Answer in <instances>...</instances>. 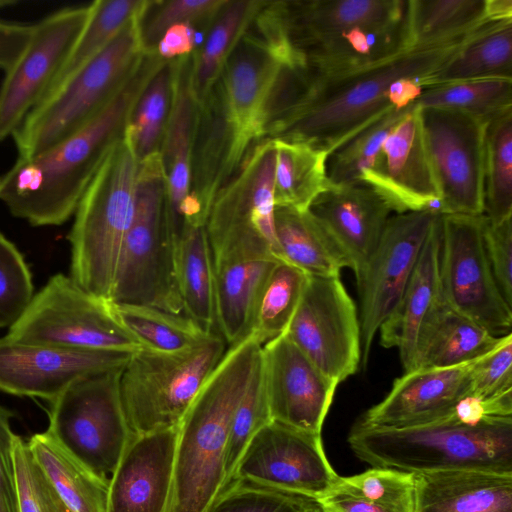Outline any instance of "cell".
<instances>
[{"label":"cell","mask_w":512,"mask_h":512,"mask_svg":"<svg viewBox=\"0 0 512 512\" xmlns=\"http://www.w3.org/2000/svg\"><path fill=\"white\" fill-rule=\"evenodd\" d=\"M274 227L282 261L311 276L339 277L350 260L324 224L309 210L275 207Z\"/></svg>","instance_id":"1f68e13d"},{"label":"cell","mask_w":512,"mask_h":512,"mask_svg":"<svg viewBox=\"0 0 512 512\" xmlns=\"http://www.w3.org/2000/svg\"><path fill=\"white\" fill-rule=\"evenodd\" d=\"M206 512H326L316 498L245 479H231Z\"/></svg>","instance_id":"7dc6e473"},{"label":"cell","mask_w":512,"mask_h":512,"mask_svg":"<svg viewBox=\"0 0 512 512\" xmlns=\"http://www.w3.org/2000/svg\"><path fill=\"white\" fill-rule=\"evenodd\" d=\"M29 267L18 248L0 232V329L9 328L33 297Z\"/></svg>","instance_id":"816d5d0a"},{"label":"cell","mask_w":512,"mask_h":512,"mask_svg":"<svg viewBox=\"0 0 512 512\" xmlns=\"http://www.w3.org/2000/svg\"><path fill=\"white\" fill-rule=\"evenodd\" d=\"M196 28L190 24L170 27L158 42L155 53L169 61L192 54L196 48Z\"/></svg>","instance_id":"6f0895ef"},{"label":"cell","mask_w":512,"mask_h":512,"mask_svg":"<svg viewBox=\"0 0 512 512\" xmlns=\"http://www.w3.org/2000/svg\"><path fill=\"white\" fill-rule=\"evenodd\" d=\"M131 355L28 345L4 336L0 338V391L51 402L79 379L124 368Z\"/></svg>","instance_id":"d6986e66"},{"label":"cell","mask_w":512,"mask_h":512,"mask_svg":"<svg viewBox=\"0 0 512 512\" xmlns=\"http://www.w3.org/2000/svg\"><path fill=\"white\" fill-rule=\"evenodd\" d=\"M483 240L495 282L512 307V217L491 224L484 216Z\"/></svg>","instance_id":"db71d44e"},{"label":"cell","mask_w":512,"mask_h":512,"mask_svg":"<svg viewBox=\"0 0 512 512\" xmlns=\"http://www.w3.org/2000/svg\"><path fill=\"white\" fill-rule=\"evenodd\" d=\"M279 261L259 259L213 263L217 333L228 348L251 334L260 293Z\"/></svg>","instance_id":"4dcf8cb0"},{"label":"cell","mask_w":512,"mask_h":512,"mask_svg":"<svg viewBox=\"0 0 512 512\" xmlns=\"http://www.w3.org/2000/svg\"><path fill=\"white\" fill-rule=\"evenodd\" d=\"M481 79L512 80V19L488 21L475 29L421 84L426 88Z\"/></svg>","instance_id":"d6a6232c"},{"label":"cell","mask_w":512,"mask_h":512,"mask_svg":"<svg viewBox=\"0 0 512 512\" xmlns=\"http://www.w3.org/2000/svg\"><path fill=\"white\" fill-rule=\"evenodd\" d=\"M166 61L146 52L114 99L89 124L55 147L18 157L0 175V201L32 226H58L74 215L111 148L124 135L133 109Z\"/></svg>","instance_id":"6da1fadb"},{"label":"cell","mask_w":512,"mask_h":512,"mask_svg":"<svg viewBox=\"0 0 512 512\" xmlns=\"http://www.w3.org/2000/svg\"><path fill=\"white\" fill-rule=\"evenodd\" d=\"M227 0H146L137 16L139 34L146 52H155L163 34L170 27L190 24L208 29Z\"/></svg>","instance_id":"c3c4849f"},{"label":"cell","mask_w":512,"mask_h":512,"mask_svg":"<svg viewBox=\"0 0 512 512\" xmlns=\"http://www.w3.org/2000/svg\"><path fill=\"white\" fill-rule=\"evenodd\" d=\"M176 270L184 314L207 333H217L213 256L205 226L185 233Z\"/></svg>","instance_id":"8d00e7d4"},{"label":"cell","mask_w":512,"mask_h":512,"mask_svg":"<svg viewBox=\"0 0 512 512\" xmlns=\"http://www.w3.org/2000/svg\"><path fill=\"white\" fill-rule=\"evenodd\" d=\"M138 166L125 132L86 189L68 234L70 278L86 292L108 301L133 219Z\"/></svg>","instance_id":"5b68a950"},{"label":"cell","mask_w":512,"mask_h":512,"mask_svg":"<svg viewBox=\"0 0 512 512\" xmlns=\"http://www.w3.org/2000/svg\"><path fill=\"white\" fill-rule=\"evenodd\" d=\"M113 312L120 324L146 349L173 353L200 343L207 333L185 314H174L158 308L113 303Z\"/></svg>","instance_id":"60d3db41"},{"label":"cell","mask_w":512,"mask_h":512,"mask_svg":"<svg viewBox=\"0 0 512 512\" xmlns=\"http://www.w3.org/2000/svg\"><path fill=\"white\" fill-rule=\"evenodd\" d=\"M500 338L451 308L440 295L420 326L410 370L472 361L493 349Z\"/></svg>","instance_id":"f546056e"},{"label":"cell","mask_w":512,"mask_h":512,"mask_svg":"<svg viewBox=\"0 0 512 512\" xmlns=\"http://www.w3.org/2000/svg\"><path fill=\"white\" fill-rule=\"evenodd\" d=\"M271 48L248 27L229 55L220 80L242 141L250 147L263 139V116L281 66Z\"/></svg>","instance_id":"4316f807"},{"label":"cell","mask_w":512,"mask_h":512,"mask_svg":"<svg viewBox=\"0 0 512 512\" xmlns=\"http://www.w3.org/2000/svg\"><path fill=\"white\" fill-rule=\"evenodd\" d=\"M360 181L374 187L394 213L431 211L442 214L416 104L389 132Z\"/></svg>","instance_id":"44dd1931"},{"label":"cell","mask_w":512,"mask_h":512,"mask_svg":"<svg viewBox=\"0 0 512 512\" xmlns=\"http://www.w3.org/2000/svg\"><path fill=\"white\" fill-rule=\"evenodd\" d=\"M348 442L372 467L409 473L484 470L512 473V417L467 424L448 414L424 426L388 429L356 422Z\"/></svg>","instance_id":"277c9868"},{"label":"cell","mask_w":512,"mask_h":512,"mask_svg":"<svg viewBox=\"0 0 512 512\" xmlns=\"http://www.w3.org/2000/svg\"><path fill=\"white\" fill-rule=\"evenodd\" d=\"M414 104L386 113L332 150L325 163L327 184L360 181L362 173L373 163L389 132Z\"/></svg>","instance_id":"bcb514c9"},{"label":"cell","mask_w":512,"mask_h":512,"mask_svg":"<svg viewBox=\"0 0 512 512\" xmlns=\"http://www.w3.org/2000/svg\"><path fill=\"white\" fill-rule=\"evenodd\" d=\"M308 276L285 261H279L274 266L260 293L251 332L262 345L287 330Z\"/></svg>","instance_id":"7bdbcfd3"},{"label":"cell","mask_w":512,"mask_h":512,"mask_svg":"<svg viewBox=\"0 0 512 512\" xmlns=\"http://www.w3.org/2000/svg\"><path fill=\"white\" fill-rule=\"evenodd\" d=\"M441 215L434 218L410 278L378 331L383 347L398 350L405 372L412 367L420 326L440 297Z\"/></svg>","instance_id":"f1b7e54d"},{"label":"cell","mask_w":512,"mask_h":512,"mask_svg":"<svg viewBox=\"0 0 512 512\" xmlns=\"http://www.w3.org/2000/svg\"><path fill=\"white\" fill-rule=\"evenodd\" d=\"M469 34L410 48L345 75L324 77L308 67L304 96L272 139L304 142L329 154L386 113L414 104L425 89L422 79L450 58Z\"/></svg>","instance_id":"7a4b0ae2"},{"label":"cell","mask_w":512,"mask_h":512,"mask_svg":"<svg viewBox=\"0 0 512 512\" xmlns=\"http://www.w3.org/2000/svg\"><path fill=\"white\" fill-rule=\"evenodd\" d=\"M172 77V60H169L145 87L126 127L139 162L160 151L171 106Z\"/></svg>","instance_id":"ee69618b"},{"label":"cell","mask_w":512,"mask_h":512,"mask_svg":"<svg viewBox=\"0 0 512 512\" xmlns=\"http://www.w3.org/2000/svg\"><path fill=\"white\" fill-rule=\"evenodd\" d=\"M22 344L135 353L144 347L117 320L110 301L53 275L8 328Z\"/></svg>","instance_id":"30bf717a"},{"label":"cell","mask_w":512,"mask_h":512,"mask_svg":"<svg viewBox=\"0 0 512 512\" xmlns=\"http://www.w3.org/2000/svg\"><path fill=\"white\" fill-rule=\"evenodd\" d=\"M249 148L233 122L219 78L199 103L190 192L181 211L185 233L205 226L215 196L235 173Z\"/></svg>","instance_id":"ac0fdd59"},{"label":"cell","mask_w":512,"mask_h":512,"mask_svg":"<svg viewBox=\"0 0 512 512\" xmlns=\"http://www.w3.org/2000/svg\"><path fill=\"white\" fill-rule=\"evenodd\" d=\"M122 369L87 376L68 386L50 402L46 430L76 459L108 480L133 436L121 397Z\"/></svg>","instance_id":"8fae6325"},{"label":"cell","mask_w":512,"mask_h":512,"mask_svg":"<svg viewBox=\"0 0 512 512\" xmlns=\"http://www.w3.org/2000/svg\"><path fill=\"white\" fill-rule=\"evenodd\" d=\"M437 215L431 211L393 213L376 250L356 278L363 368L374 337L399 300Z\"/></svg>","instance_id":"2e32d148"},{"label":"cell","mask_w":512,"mask_h":512,"mask_svg":"<svg viewBox=\"0 0 512 512\" xmlns=\"http://www.w3.org/2000/svg\"><path fill=\"white\" fill-rule=\"evenodd\" d=\"M290 340L337 384L358 370L361 330L353 299L339 277L308 276L285 331Z\"/></svg>","instance_id":"5bb4252c"},{"label":"cell","mask_w":512,"mask_h":512,"mask_svg":"<svg viewBox=\"0 0 512 512\" xmlns=\"http://www.w3.org/2000/svg\"><path fill=\"white\" fill-rule=\"evenodd\" d=\"M413 474L414 512H512V473L459 469Z\"/></svg>","instance_id":"83f0119b"},{"label":"cell","mask_w":512,"mask_h":512,"mask_svg":"<svg viewBox=\"0 0 512 512\" xmlns=\"http://www.w3.org/2000/svg\"><path fill=\"white\" fill-rule=\"evenodd\" d=\"M192 54L172 60V98L160 157L166 180L165 219L175 259L185 234L181 216L190 192L191 155L199 102L192 87Z\"/></svg>","instance_id":"cb8c5ba5"},{"label":"cell","mask_w":512,"mask_h":512,"mask_svg":"<svg viewBox=\"0 0 512 512\" xmlns=\"http://www.w3.org/2000/svg\"><path fill=\"white\" fill-rule=\"evenodd\" d=\"M275 160L273 139L255 142L215 196L205 223L213 263L282 261L274 227Z\"/></svg>","instance_id":"9c48e42d"},{"label":"cell","mask_w":512,"mask_h":512,"mask_svg":"<svg viewBox=\"0 0 512 512\" xmlns=\"http://www.w3.org/2000/svg\"><path fill=\"white\" fill-rule=\"evenodd\" d=\"M166 180L160 152L141 160L134 213L110 302L184 314L176 260L165 219Z\"/></svg>","instance_id":"52a82bcc"},{"label":"cell","mask_w":512,"mask_h":512,"mask_svg":"<svg viewBox=\"0 0 512 512\" xmlns=\"http://www.w3.org/2000/svg\"><path fill=\"white\" fill-rule=\"evenodd\" d=\"M484 215H441L439 286L443 301L495 337L511 333L512 307L491 271Z\"/></svg>","instance_id":"7c38bea8"},{"label":"cell","mask_w":512,"mask_h":512,"mask_svg":"<svg viewBox=\"0 0 512 512\" xmlns=\"http://www.w3.org/2000/svg\"><path fill=\"white\" fill-rule=\"evenodd\" d=\"M275 207L306 211L327 186L325 163L328 153L307 143L273 139Z\"/></svg>","instance_id":"74e56055"},{"label":"cell","mask_w":512,"mask_h":512,"mask_svg":"<svg viewBox=\"0 0 512 512\" xmlns=\"http://www.w3.org/2000/svg\"><path fill=\"white\" fill-rule=\"evenodd\" d=\"M90 14V4L62 8L34 24L31 38L0 87V141L12 136L47 96Z\"/></svg>","instance_id":"9a60e30c"},{"label":"cell","mask_w":512,"mask_h":512,"mask_svg":"<svg viewBox=\"0 0 512 512\" xmlns=\"http://www.w3.org/2000/svg\"><path fill=\"white\" fill-rule=\"evenodd\" d=\"M261 351L253 333L228 348L179 424L170 512H206L224 488L231 421Z\"/></svg>","instance_id":"3957f363"},{"label":"cell","mask_w":512,"mask_h":512,"mask_svg":"<svg viewBox=\"0 0 512 512\" xmlns=\"http://www.w3.org/2000/svg\"><path fill=\"white\" fill-rule=\"evenodd\" d=\"M36 462L72 512H107L109 480L85 466L47 431L27 442Z\"/></svg>","instance_id":"e575fe53"},{"label":"cell","mask_w":512,"mask_h":512,"mask_svg":"<svg viewBox=\"0 0 512 512\" xmlns=\"http://www.w3.org/2000/svg\"><path fill=\"white\" fill-rule=\"evenodd\" d=\"M338 477L324 452L321 434L272 420L252 437L231 479L320 499Z\"/></svg>","instance_id":"e0dca14e"},{"label":"cell","mask_w":512,"mask_h":512,"mask_svg":"<svg viewBox=\"0 0 512 512\" xmlns=\"http://www.w3.org/2000/svg\"><path fill=\"white\" fill-rule=\"evenodd\" d=\"M483 186L487 221L512 217V106L485 119Z\"/></svg>","instance_id":"ab89813d"},{"label":"cell","mask_w":512,"mask_h":512,"mask_svg":"<svg viewBox=\"0 0 512 512\" xmlns=\"http://www.w3.org/2000/svg\"><path fill=\"white\" fill-rule=\"evenodd\" d=\"M137 16L26 116L12 135L18 157L39 155L70 138L114 99L146 53Z\"/></svg>","instance_id":"8992f818"},{"label":"cell","mask_w":512,"mask_h":512,"mask_svg":"<svg viewBox=\"0 0 512 512\" xmlns=\"http://www.w3.org/2000/svg\"><path fill=\"white\" fill-rule=\"evenodd\" d=\"M512 389V333L500 338L496 346L476 359L470 395L489 397Z\"/></svg>","instance_id":"f5cc1de1"},{"label":"cell","mask_w":512,"mask_h":512,"mask_svg":"<svg viewBox=\"0 0 512 512\" xmlns=\"http://www.w3.org/2000/svg\"><path fill=\"white\" fill-rule=\"evenodd\" d=\"M318 500L326 512H414V474L372 467L353 476H339Z\"/></svg>","instance_id":"836d02e7"},{"label":"cell","mask_w":512,"mask_h":512,"mask_svg":"<svg viewBox=\"0 0 512 512\" xmlns=\"http://www.w3.org/2000/svg\"><path fill=\"white\" fill-rule=\"evenodd\" d=\"M227 349L223 338L213 333L182 351L162 353L143 348L133 353L120 378L132 434L178 426Z\"/></svg>","instance_id":"ba28073f"},{"label":"cell","mask_w":512,"mask_h":512,"mask_svg":"<svg viewBox=\"0 0 512 512\" xmlns=\"http://www.w3.org/2000/svg\"><path fill=\"white\" fill-rule=\"evenodd\" d=\"M476 359L449 367L404 372L395 379L385 398L367 410L359 422L378 428L403 429L442 420L457 402L469 395Z\"/></svg>","instance_id":"603a6c76"},{"label":"cell","mask_w":512,"mask_h":512,"mask_svg":"<svg viewBox=\"0 0 512 512\" xmlns=\"http://www.w3.org/2000/svg\"><path fill=\"white\" fill-rule=\"evenodd\" d=\"M13 413L0 405V512H20L13 459Z\"/></svg>","instance_id":"11a10c76"},{"label":"cell","mask_w":512,"mask_h":512,"mask_svg":"<svg viewBox=\"0 0 512 512\" xmlns=\"http://www.w3.org/2000/svg\"><path fill=\"white\" fill-rule=\"evenodd\" d=\"M271 419L321 434L337 383L326 377L284 332L262 345Z\"/></svg>","instance_id":"ffe728a7"},{"label":"cell","mask_w":512,"mask_h":512,"mask_svg":"<svg viewBox=\"0 0 512 512\" xmlns=\"http://www.w3.org/2000/svg\"><path fill=\"white\" fill-rule=\"evenodd\" d=\"M145 3L146 0H96L90 3L87 22L47 96L99 54L140 13Z\"/></svg>","instance_id":"b9f144b4"},{"label":"cell","mask_w":512,"mask_h":512,"mask_svg":"<svg viewBox=\"0 0 512 512\" xmlns=\"http://www.w3.org/2000/svg\"><path fill=\"white\" fill-rule=\"evenodd\" d=\"M486 13L490 21L512 19V0H486Z\"/></svg>","instance_id":"680465c9"},{"label":"cell","mask_w":512,"mask_h":512,"mask_svg":"<svg viewBox=\"0 0 512 512\" xmlns=\"http://www.w3.org/2000/svg\"><path fill=\"white\" fill-rule=\"evenodd\" d=\"M264 2L227 0L213 18L202 48L192 53V87L199 103L220 78L229 55Z\"/></svg>","instance_id":"d590c367"},{"label":"cell","mask_w":512,"mask_h":512,"mask_svg":"<svg viewBox=\"0 0 512 512\" xmlns=\"http://www.w3.org/2000/svg\"><path fill=\"white\" fill-rule=\"evenodd\" d=\"M488 21L486 0H409V47L453 41Z\"/></svg>","instance_id":"f35d334b"},{"label":"cell","mask_w":512,"mask_h":512,"mask_svg":"<svg viewBox=\"0 0 512 512\" xmlns=\"http://www.w3.org/2000/svg\"><path fill=\"white\" fill-rule=\"evenodd\" d=\"M274 6L284 39L299 62L306 50L353 28L405 18L409 0H292L274 1Z\"/></svg>","instance_id":"d4e9b609"},{"label":"cell","mask_w":512,"mask_h":512,"mask_svg":"<svg viewBox=\"0 0 512 512\" xmlns=\"http://www.w3.org/2000/svg\"><path fill=\"white\" fill-rule=\"evenodd\" d=\"M308 210L343 248L356 278L376 250L394 213L388 201L363 181L327 184Z\"/></svg>","instance_id":"484cf974"},{"label":"cell","mask_w":512,"mask_h":512,"mask_svg":"<svg viewBox=\"0 0 512 512\" xmlns=\"http://www.w3.org/2000/svg\"><path fill=\"white\" fill-rule=\"evenodd\" d=\"M20 512H72L46 477L28 443L14 434L12 441Z\"/></svg>","instance_id":"f907efd6"},{"label":"cell","mask_w":512,"mask_h":512,"mask_svg":"<svg viewBox=\"0 0 512 512\" xmlns=\"http://www.w3.org/2000/svg\"><path fill=\"white\" fill-rule=\"evenodd\" d=\"M270 421L272 419L260 355L248 387L231 421L226 448L225 486L231 480L238 462L252 437Z\"/></svg>","instance_id":"681fc988"},{"label":"cell","mask_w":512,"mask_h":512,"mask_svg":"<svg viewBox=\"0 0 512 512\" xmlns=\"http://www.w3.org/2000/svg\"><path fill=\"white\" fill-rule=\"evenodd\" d=\"M179 425L133 435L109 480L107 512H170Z\"/></svg>","instance_id":"7402d4cb"},{"label":"cell","mask_w":512,"mask_h":512,"mask_svg":"<svg viewBox=\"0 0 512 512\" xmlns=\"http://www.w3.org/2000/svg\"><path fill=\"white\" fill-rule=\"evenodd\" d=\"M419 115L442 214L483 215L485 120L435 107Z\"/></svg>","instance_id":"4fadbf2b"},{"label":"cell","mask_w":512,"mask_h":512,"mask_svg":"<svg viewBox=\"0 0 512 512\" xmlns=\"http://www.w3.org/2000/svg\"><path fill=\"white\" fill-rule=\"evenodd\" d=\"M34 24L0 19V69L5 73L15 64L27 46Z\"/></svg>","instance_id":"9f6ffc18"},{"label":"cell","mask_w":512,"mask_h":512,"mask_svg":"<svg viewBox=\"0 0 512 512\" xmlns=\"http://www.w3.org/2000/svg\"><path fill=\"white\" fill-rule=\"evenodd\" d=\"M418 107L453 109L483 120L512 106L511 79H481L426 87Z\"/></svg>","instance_id":"f6af8a7d"}]
</instances>
